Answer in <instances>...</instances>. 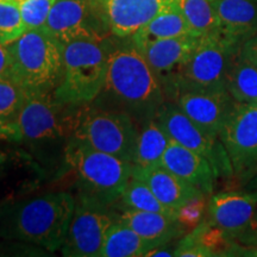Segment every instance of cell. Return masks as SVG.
Instances as JSON below:
<instances>
[{
    "label": "cell",
    "instance_id": "cell-3",
    "mask_svg": "<svg viewBox=\"0 0 257 257\" xmlns=\"http://www.w3.org/2000/svg\"><path fill=\"white\" fill-rule=\"evenodd\" d=\"M75 208L69 192H46L0 204V239L55 252L62 248Z\"/></svg>",
    "mask_w": 257,
    "mask_h": 257
},
{
    "label": "cell",
    "instance_id": "cell-17",
    "mask_svg": "<svg viewBox=\"0 0 257 257\" xmlns=\"http://www.w3.org/2000/svg\"><path fill=\"white\" fill-rule=\"evenodd\" d=\"M161 165L204 194L211 195L214 189L216 174L211 163L204 156L170 140Z\"/></svg>",
    "mask_w": 257,
    "mask_h": 257
},
{
    "label": "cell",
    "instance_id": "cell-24",
    "mask_svg": "<svg viewBox=\"0 0 257 257\" xmlns=\"http://www.w3.org/2000/svg\"><path fill=\"white\" fill-rule=\"evenodd\" d=\"M226 91L234 101L257 104V64L244 57L242 50L231 64Z\"/></svg>",
    "mask_w": 257,
    "mask_h": 257
},
{
    "label": "cell",
    "instance_id": "cell-20",
    "mask_svg": "<svg viewBox=\"0 0 257 257\" xmlns=\"http://www.w3.org/2000/svg\"><path fill=\"white\" fill-rule=\"evenodd\" d=\"M219 30L244 44L257 34V0H213Z\"/></svg>",
    "mask_w": 257,
    "mask_h": 257
},
{
    "label": "cell",
    "instance_id": "cell-27",
    "mask_svg": "<svg viewBox=\"0 0 257 257\" xmlns=\"http://www.w3.org/2000/svg\"><path fill=\"white\" fill-rule=\"evenodd\" d=\"M28 98V92L11 75L0 76V115L10 120L17 119Z\"/></svg>",
    "mask_w": 257,
    "mask_h": 257
},
{
    "label": "cell",
    "instance_id": "cell-21",
    "mask_svg": "<svg viewBox=\"0 0 257 257\" xmlns=\"http://www.w3.org/2000/svg\"><path fill=\"white\" fill-rule=\"evenodd\" d=\"M191 34L187 22L182 15L181 9L178 4V0L163 10L160 15L153 18L149 23L140 29L136 34L131 37L137 48H142L150 42L157 40H165L184 35Z\"/></svg>",
    "mask_w": 257,
    "mask_h": 257
},
{
    "label": "cell",
    "instance_id": "cell-34",
    "mask_svg": "<svg viewBox=\"0 0 257 257\" xmlns=\"http://www.w3.org/2000/svg\"><path fill=\"white\" fill-rule=\"evenodd\" d=\"M242 55L257 64V34L243 44Z\"/></svg>",
    "mask_w": 257,
    "mask_h": 257
},
{
    "label": "cell",
    "instance_id": "cell-6",
    "mask_svg": "<svg viewBox=\"0 0 257 257\" xmlns=\"http://www.w3.org/2000/svg\"><path fill=\"white\" fill-rule=\"evenodd\" d=\"M11 76L28 93H53L61 81L63 46L44 29L25 31L9 43Z\"/></svg>",
    "mask_w": 257,
    "mask_h": 257
},
{
    "label": "cell",
    "instance_id": "cell-31",
    "mask_svg": "<svg viewBox=\"0 0 257 257\" xmlns=\"http://www.w3.org/2000/svg\"><path fill=\"white\" fill-rule=\"evenodd\" d=\"M0 142L21 146L22 131L16 120H10L0 115Z\"/></svg>",
    "mask_w": 257,
    "mask_h": 257
},
{
    "label": "cell",
    "instance_id": "cell-40",
    "mask_svg": "<svg viewBox=\"0 0 257 257\" xmlns=\"http://www.w3.org/2000/svg\"><path fill=\"white\" fill-rule=\"evenodd\" d=\"M0 2H2V0H0Z\"/></svg>",
    "mask_w": 257,
    "mask_h": 257
},
{
    "label": "cell",
    "instance_id": "cell-4",
    "mask_svg": "<svg viewBox=\"0 0 257 257\" xmlns=\"http://www.w3.org/2000/svg\"><path fill=\"white\" fill-rule=\"evenodd\" d=\"M242 46L220 30L199 37L194 51L165 88L167 100L184 92L226 91L231 64Z\"/></svg>",
    "mask_w": 257,
    "mask_h": 257
},
{
    "label": "cell",
    "instance_id": "cell-12",
    "mask_svg": "<svg viewBox=\"0 0 257 257\" xmlns=\"http://www.w3.org/2000/svg\"><path fill=\"white\" fill-rule=\"evenodd\" d=\"M43 29L62 46L80 40L104 41L111 36L93 0H55Z\"/></svg>",
    "mask_w": 257,
    "mask_h": 257
},
{
    "label": "cell",
    "instance_id": "cell-26",
    "mask_svg": "<svg viewBox=\"0 0 257 257\" xmlns=\"http://www.w3.org/2000/svg\"><path fill=\"white\" fill-rule=\"evenodd\" d=\"M178 4L193 36L202 37L219 30L211 0H178Z\"/></svg>",
    "mask_w": 257,
    "mask_h": 257
},
{
    "label": "cell",
    "instance_id": "cell-5",
    "mask_svg": "<svg viewBox=\"0 0 257 257\" xmlns=\"http://www.w3.org/2000/svg\"><path fill=\"white\" fill-rule=\"evenodd\" d=\"M107 64L108 37L64 44L62 76L53 92L54 98L70 106L91 104L104 87Z\"/></svg>",
    "mask_w": 257,
    "mask_h": 257
},
{
    "label": "cell",
    "instance_id": "cell-19",
    "mask_svg": "<svg viewBox=\"0 0 257 257\" xmlns=\"http://www.w3.org/2000/svg\"><path fill=\"white\" fill-rule=\"evenodd\" d=\"M118 220L131 227L155 248L168 244L186 231L179 223L178 217L157 212L124 208L121 213H118Z\"/></svg>",
    "mask_w": 257,
    "mask_h": 257
},
{
    "label": "cell",
    "instance_id": "cell-1",
    "mask_svg": "<svg viewBox=\"0 0 257 257\" xmlns=\"http://www.w3.org/2000/svg\"><path fill=\"white\" fill-rule=\"evenodd\" d=\"M108 37V64L105 85L91 104L105 110L121 111L140 126L156 118L167 96L162 83L131 37Z\"/></svg>",
    "mask_w": 257,
    "mask_h": 257
},
{
    "label": "cell",
    "instance_id": "cell-38",
    "mask_svg": "<svg viewBox=\"0 0 257 257\" xmlns=\"http://www.w3.org/2000/svg\"><path fill=\"white\" fill-rule=\"evenodd\" d=\"M12 2H15V3H16V4L21 5V4H22V3H24V2H25V0H12Z\"/></svg>",
    "mask_w": 257,
    "mask_h": 257
},
{
    "label": "cell",
    "instance_id": "cell-39",
    "mask_svg": "<svg viewBox=\"0 0 257 257\" xmlns=\"http://www.w3.org/2000/svg\"><path fill=\"white\" fill-rule=\"evenodd\" d=\"M211 2H213V0H211Z\"/></svg>",
    "mask_w": 257,
    "mask_h": 257
},
{
    "label": "cell",
    "instance_id": "cell-7",
    "mask_svg": "<svg viewBox=\"0 0 257 257\" xmlns=\"http://www.w3.org/2000/svg\"><path fill=\"white\" fill-rule=\"evenodd\" d=\"M68 169L75 173L78 191L113 205L119 200L133 174V163L94 149L73 138L67 155Z\"/></svg>",
    "mask_w": 257,
    "mask_h": 257
},
{
    "label": "cell",
    "instance_id": "cell-14",
    "mask_svg": "<svg viewBox=\"0 0 257 257\" xmlns=\"http://www.w3.org/2000/svg\"><path fill=\"white\" fill-rule=\"evenodd\" d=\"M257 212V191L220 192L207 202L206 220L237 240Z\"/></svg>",
    "mask_w": 257,
    "mask_h": 257
},
{
    "label": "cell",
    "instance_id": "cell-22",
    "mask_svg": "<svg viewBox=\"0 0 257 257\" xmlns=\"http://www.w3.org/2000/svg\"><path fill=\"white\" fill-rule=\"evenodd\" d=\"M169 141L168 134L161 126L156 118L143 121L138 127L133 165L137 167L161 165V160Z\"/></svg>",
    "mask_w": 257,
    "mask_h": 257
},
{
    "label": "cell",
    "instance_id": "cell-16",
    "mask_svg": "<svg viewBox=\"0 0 257 257\" xmlns=\"http://www.w3.org/2000/svg\"><path fill=\"white\" fill-rule=\"evenodd\" d=\"M199 37L193 35L157 40L138 48L144 59L162 83L163 89L194 51Z\"/></svg>",
    "mask_w": 257,
    "mask_h": 257
},
{
    "label": "cell",
    "instance_id": "cell-23",
    "mask_svg": "<svg viewBox=\"0 0 257 257\" xmlns=\"http://www.w3.org/2000/svg\"><path fill=\"white\" fill-rule=\"evenodd\" d=\"M153 249H155L153 244L117 219L106 236L100 257L147 256Z\"/></svg>",
    "mask_w": 257,
    "mask_h": 257
},
{
    "label": "cell",
    "instance_id": "cell-28",
    "mask_svg": "<svg viewBox=\"0 0 257 257\" xmlns=\"http://www.w3.org/2000/svg\"><path fill=\"white\" fill-rule=\"evenodd\" d=\"M27 31L19 5L12 0L0 2V43H11Z\"/></svg>",
    "mask_w": 257,
    "mask_h": 257
},
{
    "label": "cell",
    "instance_id": "cell-29",
    "mask_svg": "<svg viewBox=\"0 0 257 257\" xmlns=\"http://www.w3.org/2000/svg\"><path fill=\"white\" fill-rule=\"evenodd\" d=\"M55 0H25L19 5L27 31L43 29Z\"/></svg>",
    "mask_w": 257,
    "mask_h": 257
},
{
    "label": "cell",
    "instance_id": "cell-2",
    "mask_svg": "<svg viewBox=\"0 0 257 257\" xmlns=\"http://www.w3.org/2000/svg\"><path fill=\"white\" fill-rule=\"evenodd\" d=\"M79 106L62 104L53 93H28L17 119L24 149L48 178L68 172L67 155L74 138Z\"/></svg>",
    "mask_w": 257,
    "mask_h": 257
},
{
    "label": "cell",
    "instance_id": "cell-37",
    "mask_svg": "<svg viewBox=\"0 0 257 257\" xmlns=\"http://www.w3.org/2000/svg\"><path fill=\"white\" fill-rule=\"evenodd\" d=\"M246 189L248 191H257V174L249 180L248 184H246Z\"/></svg>",
    "mask_w": 257,
    "mask_h": 257
},
{
    "label": "cell",
    "instance_id": "cell-13",
    "mask_svg": "<svg viewBox=\"0 0 257 257\" xmlns=\"http://www.w3.org/2000/svg\"><path fill=\"white\" fill-rule=\"evenodd\" d=\"M176 0H93L99 17L112 36L133 37Z\"/></svg>",
    "mask_w": 257,
    "mask_h": 257
},
{
    "label": "cell",
    "instance_id": "cell-32",
    "mask_svg": "<svg viewBox=\"0 0 257 257\" xmlns=\"http://www.w3.org/2000/svg\"><path fill=\"white\" fill-rule=\"evenodd\" d=\"M11 51L9 43H0V76L11 75Z\"/></svg>",
    "mask_w": 257,
    "mask_h": 257
},
{
    "label": "cell",
    "instance_id": "cell-30",
    "mask_svg": "<svg viewBox=\"0 0 257 257\" xmlns=\"http://www.w3.org/2000/svg\"><path fill=\"white\" fill-rule=\"evenodd\" d=\"M207 195L202 194L186 202L178 210L179 223L185 230H193L202 221L205 211L207 208Z\"/></svg>",
    "mask_w": 257,
    "mask_h": 257
},
{
    "label": "cell",
    "instance_id": "cell-15",
    "mask_svg": "<svg viewBox=\"0 0 257 257\" xmlns=\"http://www.w3.org/2000/svg\"><path fill=\"white\" fill-rule=\"evenodd\" d=\"M174 102L199 127L213 137H219L237 104L227 91L184 92L175 96Z\"/></svg>",
    "mask_w": 257,
    "mask_h": 257
},
{
    "label": "cell",
    "instance_id": "cell-11",
    "mask_svg": "<svg viewBox=\"0 0 257 257\" xmlns=\"http://www.w3.org/2000/svg\"><path fill=\"white\" fill-rule=\"evenodd\" d=\"M233 169L246 180L257 174V104L237 102L219 134Z\"/></svg>",
    "mask_w": 257,
    "mask_h": 257
},
{
    "label": "cell",
    "instance_id": "cell-35",
    "mask_svg": "<svg viewBox=\"0 0 257 257\" xmlns=\"http://www.w3.org/2000/svg\"><path fill=\"white\" fill-rule=\"evenodd\" d=\"M253 256L257 257V242L252 245H246L245 246H239V244H234L230 251V256Z\"/></svg>",
    "mask_w": 257,
    "mask_h": 257
},
{
    "label": "cell",
    "instance_id": "cell-10",
    "mask_svg": "<svg viewBox=\"0 0 257 257\" xmlns=\"http://www.w3.org/2000/svg\"><path fill=\"white\" fill-rule=\"evenodd\" d=\"M156 119L170 140L204 156L211 163L217 179L233 176L230 157L219 137L211 136L199 127L174 101H166Z\"/></svg>",
    "mask_w": 257,
    "mask_h": 257
},
{
    "label": "cell",
    "instance_id": "cell-25",
    "mask_svg": "<svg viewBox=\"0 0 257 257\" xmlns=\"http://www.w3.org/2000/svg\"><path fill=\"white\" fill-rule=\"evenodd\" d=\"M119 200L123 204L121 206L124 208L157 212V213L178 217V212L163 205L156 198V195L154 194L149 186L142 179L134 174H131V178L128 180Z\"/></svg>",
    "mask_w": 257,
    "mask_h": 257
},
{
    "label": "cell",
    "instance_id": "cell-33",
    "mask_svg": "<svg viewBox=\"0 0 257 257\" xmlns=\"http://www.w3.org/2000/svg\"><path fill=\"white\" fill-rule=\"evenodd\" d=\"M237 242H239L240 244H245V245H252V244L257 242V212L255 217L252 218L249 227L240 234Z\"/></svg>",
    "mask_w": 257,
    "mask_h": 257
},
{
    "label": "cell",
    "instance_id": "cell-8",
    "mask_svg": "<svg viewBox=\"0 0 257 257\" xmlns=\"http://www.w3.org/2000/svg\"><path fill=\"white\" fill-rule=\"evenodd\" d=\"M138 124L121 111L79 106L74 137L99 152L133 163Z\"/></svg>",
    "mask_w": 257,
    "mask_h": 257
},
{
    "label": "cell",
    "instance_id": "cell-36",
    "mask_svg": "<svg viewBox=\"0 0 257 257\" xmlns=\"http://www.w3.org/2000/svg\"><path fill=\"white\" fill-rule=\"evenodd\" d=\"M11 157H12L11 154L5 152V150L0 149V180H2L3 174H4L6 168H8V165L10 160H11Z\"/></svg>",
    "mask_w": 257,
    "mask_h": 257
},
{
    "label": "cell",
    "instance_id": "cell-18",
    "mask_svg": "<svg viewBox=\"0 0 257 257\" xmlns=\"http://www.w3.org/2000/svg\"><path fill=\"white\" fill-rule=\"evenodd\" d=\"M133 174L142 179L163 205L176 212L186 202L204 194L197 187L169 172L162 165L150 167L133 165Z\"/></svg>",
    "mask_w": 257,
    "mask_h": 257
},
{
    "label": "cell",
    "instance_id": "cell-9",
    "mask_svg": "<svg viewBox=\"0 0 257 257\" xmlns=\"http://www.w3.org/2000/svg\"><path fill=\"white\" fill-rule=\"evenodd\" d=\"M112 206L96 197L78 191L68 232L61 248L62 255L100 257L106 236L118 219V213Z\"/></svg>",
    "mask_w": 257,
    "mask_h": 257
}]
</instances>
